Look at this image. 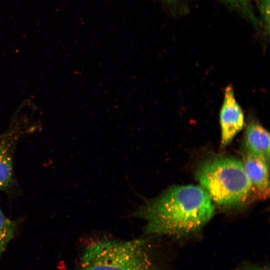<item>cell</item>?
Instances as JSON below:
<instances>
[{"instance_id": "1", "label": "cell", "mask_w": 270, "mask_h": 270, "mask_svg": "<svg viewBox=\"0 0 270 270\" xmlns=\"http://www.w3.org/2000/svg\"><path fill=\"white\" fill-rule=\"evenodd\" d=\"M214 213L212 201L202 187L184 185L146 200L132 216L146 221V234L178 238L198 232Z\"/></svg>"}, {"instance_id": "2", "label": "cell", "mask_w": 270, "mask_h": 270, "mask_svg": "<svg viewBox=\"0 0 270 270\" xmlns=\"http://www.w3.org/2000/svg\"><path fill=\"white\" fill-rule=\"evenodd\" d=\"M146 238L128 240H104L84 248L79 270H166Z\"/></svg>"}, {"instance_id": "3", "label": "cell", "mask_w": 270, "mask_h": 270, "mask_svg": "<svg viewBox=\"0 0 270 270\" xmlns=\"http://www.w3.org/2000/svg\"><path fill=\"white\" fill-rule=\"evenodd\" d=\"M196 178L212 200L224 206L244 204L252 196L242 162L224 155L210 156L200 164Z\"/></svg>"}, {"instance_id": "4", "label": "cell", "mask_w": 270, "mask_h": 270, "mask_svg": "<svg viewBox=\"0 0 270 270\" xmlns=\"http://www.w3.org/2000/svg\"><path fill=\"white\" fill-rule=\"evenodd\" d=\"M221 144L228 145L244 126L243 112L237 102L231 85L225 90L224 102L220 112Z\"/></svg>"}, {"instance_id": "5", "label": "cell", "mask_w": 270, "mask_h": 270, "mask_svg": "<svg viewBox=\"0 0 270 270\" xmlns=\"http://www.w3.org/2000/svg\"><path fill=\"white\" fill-rule=\"evenodd\" d=\"M242 163L252 186V196L266 200L270 194V163L264 160L243 152Z\"/></svg>"}, {"instance_id": "6", "label": "cell", "mask_w": 270, "mask_h": 270, "mask_svg": "<svg viewBox=\"0 0 270 270\" xmlns=\"http://www.w3.org/2000/svg\"><path fill=\"white\" fill-rule=\"evenodd\" d=\"M23 132L15 130L0 136V190L8 192L14 187L13 156Z\"/></svg>"}, {"instance_id": "7", "label": "cell", "mask_w": 270, "mask_h": 270, "mask_svg": "<svg viewBox=\"0 0 270 270\" xmlns=\"http://www.w3.org/2000/svg\"><path fill=\"white\" fill-rule=\"evenodd\" d=\"M243 152L258 156L270 163V134L255 121L247 125L244 139Z\"/></svg>"}, {"instance_id": "8", "label": "cell", "mask_w": 270, "mask_h": 270, "mask_svg": "<svg viewBox=\"0 0 270 270\" xmlns=\"http://www.w3.org/2000/svg\"><path fill=\"white\" fill-rule=\"evenodd\" d=\"M17 223L4 214L0 209V258L16 229Z\"/></svg>"}, {"instance_id": "9", "label": "cell", "mask_w": 270, "mask_h": 270, "mask_svg": "<svg viewBox=\"0 0 270 270\" xmlns=\"http://www.w3.org/2000/svg\"><path fill=\"white\" fill-rule=\"evenodd\" d=\"M230 8L245 16L250 20L256 24L258 20L254 13L250 0H222Z\"/></svg>"}, {"instance_id": "10", "label": "cell", "mask_w": 270, "mask_h": 270, "mask_svg": "<svg viewBox=\"0 0 270 270\" xmlns=\"http://www.w3.org/2000/svg\"><path fill=\"white\" fill-rule=\"evenodd\" d=\"M258 8L262 18L264 32L270 31V0H258Z\"/></svg>"}, {"instance_id": "11", "label": "cell", "mask_w": 270, "mask_h": 270, "mask_svg": "<svg viewBox=\"0 0 270 270\" xmlns=\"http://www.w3.org/2000/svg\"><path fill=\"white\" fill-rule=\"evenodd\" d=\"M234 270H270L268 265L244 260L238 264Z\"/></svg>"}, {"instance_id": "12", "label": "cell", "mask_w": 270, "mask_h": 270, "mask_svg": "<svg viewBox=\"0 0 270 270\" xmlns=\"http://www.w3.org/2000/svg\"><path fill=\"white\" fill-rule=\"evenodd\" d=\"M166 3L172 4L176 2L177 0H162Z\"/></svg>"}]
</instances>
